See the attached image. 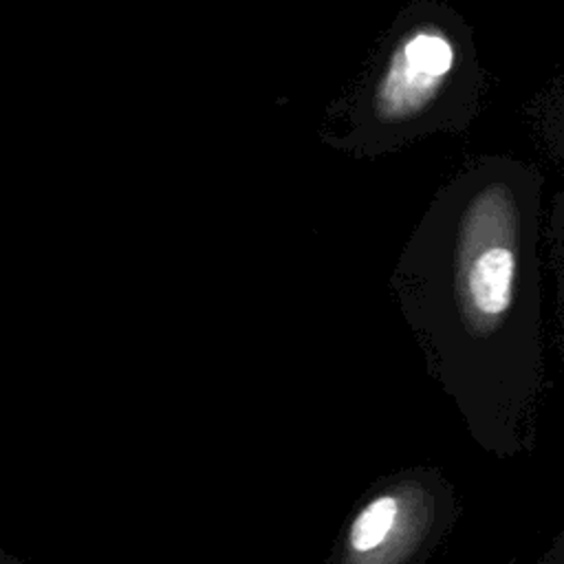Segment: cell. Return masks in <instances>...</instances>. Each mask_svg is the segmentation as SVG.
Returning a JSON list of instances; mask_svg holds the SVG:
<instances>
[{
  "instance_id": "obj_1",
  "label": "cell",
  "mask_w": 564,
  "mask_h": 564,
  "mask_svg": "<svg viewBox=\"0 0 564 564\" xmlns=\"http://www.w3.org/2000/svg\"><path fill=\"white\" fill-rule=\"evenodd\" d=\"M452 284L467 341L496 348L500 355L505 350L518 377L538 394L540 289L524 267L516 205L507 189L496 187L474 203Z\"/></svg>"
},
{
  "instance_id": "obj_4",
  "label": "cell",
  "mask_w": 564,
  "mask_h": 564,
  "mask_svg": "<svg viewBox=\"0 0 564 564\" xmlns=\"http://www.w3.org/2000/svg\"><path fill=\"white\" fill-rule=\"evenodd\" d=\"M560 538H562V540H560V544H557V546H555V551H553V553H551V555H553V557H555V555H557V560H560V564H564V533H562V535H560Z\"/></svg>"
},
{
  "instance_id": "obj_2",
  "label": "cell",
  "mask_w": 564,
  "mask_h": 564,
  "mask_svg": "<svg viewBox=\"0 0 564 564\" xmlns=\"http://www.w3.org/2000/svg\"><path fill=\"white\" fill-rule=\"evenodd\" d=\"M454 64L452 42L432 29H421L401 42L379 84L377 106L383 117L414 115L443 84Z\"/></svg>"
},
{
  "instance_id": "obj_3",
  "label": "cell",
  "mask_w": 564,
  "mask_h": 564,
  "mask_svg": "<svg viewBox=\"0 0 564 564\" xmlns=\"http://www.w3.org/2000/svg\"><path fill=\"white\" fill-rule=\"evenodd\" d=\"M403 516V500L379 494L355 516L348 529V551L357 557H379L394 542Z\"/></svg>"
}]
</instances>
